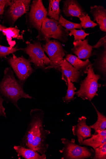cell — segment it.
I'll return each mask as SVG.
<instances>
[{"instance_id": "obj_1", "label": "cell", "mask_w": 106, "mask_h": 159, "mask_svg": "<svg viewBox=\"0 0 106 159\" xmlns=\"http://www.w3.org/2000/svg\"><path fill=\"white\" fill-rule=\"evenodd\" d=\"M23 85L15 77L12 68H6L3 78L0 82V96L12 103L20 111L21 110L18 104L19 99L33 98L24 91Z\"/></svg>"}, {"instance_id": "obj_2", "label": "cell", "mask_w": 106, "mask_h": 159, "mask_svg": "<svg viewBox=\"0 0 106 159\" xmlns=\"http://www.w3.org/2000/svg\"><path fill=\"white\" fill-rule=\"evenodd\" d=\"M69 32L59 25L58 21L47 17L42 23L40 31L37 36L39 40L45 41L53 38L63 43L68 40Z\"/></svg>"}, {"instance_id": "obj_3", "label": "cell", "mask_w": 106, "mask_h": 159, "mask_svg": "<svg viewBox=\"0 0 106 159\" xmlns=\"http://www.w3.org/2000/svg\"><path fill=\"white\" fill-rule=\"evenodd\" d=\"M44 114V111L40 109H33L30 111V119L25 134L20 141V145L31 149L33 140L39 129L43 126Z\"/></svg>"}, {"instance_id": "obj_4", "label": "cell", "mask_w": 106, "mask_h": 159, "mask_svg": "<svg viewBox=\"0 0 106 159\" xmlns=\"http://www.w3.org/2000/svg\"><path fill=\"white\" fill-rule=\"evenodd\" d=\"M87 74V76L81 81L80 89L76 94L84 100L91 101L98 95V89L101 86L98 83L100 76L95 74L92 66L89 68Z\"/></svg>"}, {"instance_id": "obj_5", "label": "cell", "mask_w": 106, "mask_h": 159, "mask_svg": "<svg viewBox=\"0 0 106 159\" xmlns=\"http://www.w3.org/2000/svg\"><path fill=\"white\" fill-rule=\"evenodd\" d=\"M64 147L60 153L63 154L62 159H84L93 158L94 151L92 149L81 146L75 143L74 139L69 140L65 138L61 139Z\"/></svg>"}, {"instance_id": "obj_6", "label": "cell", "mask_w": 106, "mask_h": 159, "mask_svg": "<svg viewBox=\"0 0 106 159\" xmlns=\"http://www.w3.org/2000/svg\"><path fill=\"white\" fill-rule=\"evenodd\" d=\"M29 57L30 62L33 63L36 69L49 70L51 62L45 55L41 43L36 41L33 43H28L26 47L22 50Z\"/></svg>"}, {"instance_id": "obj_7", "label": "cell", "mask_w": 106, "mask_h": 159, "mask_svg": "<svg viewBox=\"0 0 106 159\" xmlns=\"http://www.w3.org/2000/svg\"><path fill=\"white\" fill-rule=\"evenodd\" d=\"M45 41V43L42 45V48L48 55L51 62L49 70L53 68L60 72V65L66 55V52L61 43L58 40L47 39Z\"/></svg>"}, {"instance_id": "obj_8", "label": "cell", "mask_w": 106, "mask_h": 159, "mask_svg": "<svg viewBox=\"0 0 106 159\" xmlns=\"http://www.w3.org/2000/svg\"><path fill=\"white\" fill-rule=\"evenodd\" d=\"M7 61L16 74L18 80L23 85L33 73L34 70L29 60L23 56L17 57L14 54L7 59Z\"/></svg>"}, {"instance_id": "obj_9", "label": "cell", "mask_w": 106, "mask_h": 159, "mask_svg": "<svg viewBox=\"0 0 106 159\" xmlns=\"http://www.w3.org/2000/svg\"><path fill=\"white\" fill-rule=\"evenodd\" d=\"M48 11L42 0H35L32 3L29 14V20L31 26L39 32L44 20L47 17Z\"/></svg>"}, {"instance_id": "obj_10", "label": "cell", "mask_w": 106, "mask_h": 159, "mask_svg": "<svg viewBox=\"0 0 106 159\" xmlns=\"http://www.w3.org/2000/svg\"><path fill=\"white\" fill-rule=\"evenodd\" d=\"M31 2L30 0H13L11 1L8 12L13 23H14L29 11Z\"/></svg>"}, {"instance_id": "obj_11", "label": "cell", "mask_w": 106, "mask_h": 159, "mask_svg": "<svg viewBox=\"0 0 106 159\" xmlns=\"http://www.w3.org/2000/svg\"><path fill=\"white\" fill-rule=\"evenodd\" d=\"M50 134V131L44 129V126L41 127L33 140L31 149L41 155L45 154L49 147L47 141V137Z\"/></svg>"}, {"instance_id": "obj_12", "label": "cell", "mask_w": 106, "mask_h": 159, "mask_svg": "<svg viewBox=\"0 0 106 159\" xmlns=\"http://www.w3.org/2000/svg\"><path fill=\"white\" fill-rule=\"evenodd\" d=\"M63 11L68 17L81 18L88 14L76 0H66L64 2Z\"/></svg>"}, {"instance_id": "obj_13", "label": "cell", "mask_w": 106, "mask_h": 159, "mask_svg": "<svg viewBox=\"0 0 106 159\" xmlns=\"http://www.w3.org/2000/svg\"><path fill=\"white\" fill-rule=\"evenodd\" d=\"M86 118L82 116L78 119V124L73 126L72 131L74 135L77 136L79 145L83 140L91 137L92 129L86 124Z\"/></svg>"}, {"instance_id": "obj_14", "label": "cell", "mask_w": 106, "mask_h": 159, "mask_svg": "<svg viewBox=\"0 0 106 159\" xmlns=\"http://www.w3.org/2000/svg\"><path fill=\"white\" fill-rule=\"evenodd\" d=\"M62 73V79L65 81L67 85V79H69L72 83L79 82L81 76L83 75L75 69L65 59L61 62L60 65Z\"/></svg>"}, {"instance_id": "obj_15", "label": "cell", "mask_w": 106, "mask_h": 159, "mask_svg": "<svg viewBox=\"0 0 106 159\" xmlns=\"http://www.w3.org/2000/svg\"><path fill=\"white\" fill-rule=\"evenodd\" d=\"M88 39L74 41V47L71 49L72 53L80 59L86 60L92 55L93 46L88 44Z\"/></svg>"}, {"instance_id": "obj_16", "label": "cell", "mask_w": 106, "mask_h": 159, "mask_svg": "<svg viewBox=\"0 0 106 159\" xmlns=\"http://www.w3.org/2000/svg\"><path fill=\"white\" fill-rule=\"evenodd\" d=\"M97 55L93 64L94 70L100 76V79L106 81V48L100 51H95L93 52Z\"/></svg>"}, {"instance_id": "obj_17", "label": "cell", "mask_w": 106, "mask_h": 159, "mask_svg": "<svg viewBox=\"0 0 106 159\" xmlns=\"http://www.w3.org/2000/svg\"><path fill=\"white\" fill-rule=\"evenodd\" d=\"M90 12L94 18V21H96L100 30L106 32V9L103 6H97L90 7Z\"/></svg>"}, {"instance_id": "obj_18", "label": "cell", "mask_w": 106, "mask_h": 159, "mask_svg": "<svg viewBox=\"0 0 106 159\" xmlns=\"http://www.w3.org/2000/svg\"><path fill=\"white\" fill-rule=\"evenodd\" d=\"M65 59L75 69L83 75L87 74L89 68L93 66V64L89 59L83 61L79 59L76 56L72 54H67Z\"/></svg>"}, {"instance_id": "obj_19", "label": "cell", "mask_w": 106, "mask_h": 159, "mask_svg": "<svg viewBox=\"0 0 106 159\" xmlns=\"http://www.w3.org/2000/svg\"><path fill=\"white\" fill-rule=\"evenodd\" d=\"M91 137L83 140L80 146L90 147L95 150L106 143V130L98 131L96 134L92 135Z\"/></svg>"}, {"instance_id": "obj_20", "label": "cell", "mask_w": 106, "mask_h": 159, "mask_svg": "<svg viewBox=\"0 0 106 159\" xmlns=\"http://www.w3.org/2000/svg\"><path fill=\"white\" fill-rule=\"evenodd\" d=\"M14 149L18 157H22L25 159H46L45 154L41 155L37 152L31 149L25 148L21 145L15 146Z\"/></svg>"}, {"instance_id": "obj_21", "label": "cell", "mask_w": 106, "mask_h": 159, "mask_svg": "<svg viewBox=\"0 0 106 159\" xmlns=\"http://www.w3.org/2000/svg\"><path fill=\"white\" fill-rule=\"evenodd\" d=\"M2 32L3 34L6 36L8 44L12 48H14L16 44V41L13 40V39L23 40L22 35L20 34V30L16 26L6 28Z\"/></svg>"}, {"instance_id": "obj_22", "label": "cell", "mask_w": 106, "mask_h": 159, "mask_svg": "<svg viewBox=\"0 0 106 159\" xmlns=\"http://www.w3.org/2000/svg\"><path fill=\"white\" fill-rule=\"evenodd\" d=\"M60 0H49V5L48 11V16L50 19L58 21L59 20L60 10L59 4Z\"/></svg>"}, {"instance_id": "obj_23", "label": "cell", "mask_w": 106, "mask_h": 159, "mask_svg": "<svg viewBox=\"0 0 106 159\" xmlns=\"http://www.w3.org/2000/svg\"><path fill=\"white\" fill-rule=\"evenodd\" d=\"M98 115L97 121L93 125H90L91 129H94L95 131L94 134H97L98 131H103L106 128V117L105 116L100 112L97 109L94 105L91 102Z\"/></svg>"}, {"instance_id": "obj_24", "label": "cell", "mask_w": 106, "mask_h": 159, "mask_svg": "<svg viewBox=\"0 0 106 159\" xmlns=\"http://www.w3.org/2000/svg\"><path fill=\"white\" fill-rule=\"evenodd\" d=\"M59 25L66 29L69 32L75 30L80 29L82 30L80 24L76 23L67 20L63 17L62 14H60V19L58 21Z\"/></svg>"}, {"instance_id": "obj_25", "label": "cell", "mask_w": 106, "mask_h": 159, "mask_svg": "<svg viewBox=\"0 0 106 159\" xmlns=\"http://www.w3.org/2000/svg\"><path fill=\"white\" fill-rule=\"evenodd\" d=\"M68 86L67 90L66 95L63 98L64 102L66 103H68L71 101L73 100L75 98L74 97L76 92L75 91L77 90L75 87L73 83L69 79H67Z\"/></svg>"}, {"instance_id": "obj_26", "label": "cell", "mask_w": 106, "mask_h": 159, "mask_svg": "<svg viewBox=\"0 0 106 159\" xmlns=\"http://www.w3.org/2000/svg\"><path fill=\"white\" fill-rule=\"evenodd\" d=\"M22 50V49L18 48V46L13 48L0 45V57L1 58H7V56L10 54H13L17 51Z\"/></svg>"}, {"instance_id": "obj_27", "label": "cell", "mask_w": 106, "mask_h": 159, "mask_svg": "<svg viewBox=\"0 0 106 159\" xmlns=\"http://www.w3.org/2000/svg\"><path fill=\"white\" fill-rule=\"evenodd\" d=\"M69 32V35L70 36H73L74 37V41L83 40L85 39L86 37L89 35L90 34L86 33L83 30H72Z\"/></svg>"}, {"instance_id": "obj_28", "label": "cell", "mask_w": 106, "mask_h": 159, "mask_svg": "<svg viewBox=\"0 0 106 159\" xmlns=\"http://www.w3.org/2000/svg\"><path fill=\"white\" fill-rule=\"evenodd\" d=\"M79 19L81 21L80 24L82 28L84 29L89 28H93L98 25L97 23L91 20L88 14L83 18Z\"/></svg>"}, {"instance_id": "obj_29", "label": "cell", "mask_w": 106, "mask_h": 159, "mask_svg": "<svg viewBox=\"0 0 106 159\" xmlns=\"http://www.w3.org/2000/svg\"><path fill=\"white\" fill-rule=\"evenodd\" d=\"M94 150L95 154L92 159H106V143L103 144L100 147L96 148Z\"/></svg>"}, {"instance_id": "obj_30", "label": "cell", "mask_w": 106, "mask_h": 159, "mask_svg": "<svg viewBox=\"0 0 106 159\" xmlns=\"http://www.w3.org/2000/svg\"><path fill=\"white\" fill-rule=\"evenodd\" d=\"M103 47L106 48V35L101 38L96 44L93 47V49H99Z\"/></svg>"}, {"instance_id": "obj_31", "label": "cell", "mask_w": 106, "mask_h": 159, "mask_svg": "<svg viewBox=\"0 0 106 159\" xmlns=\"http://www.w3.org/2000/svg\"><path fill=\"white\" fill-rule=\"evenodd\" d=\"M5 99L0 96V116L6 117L5 108L3 106V103Z\"/></svg>"}, {"instance_id": "obj_32", "label": "cell", "mask_w": 106, "mask_h": 159, "mask_svg": "<svg viewBox=\"0 0 106 159\" xmlns=\"http://www.w3.org/2000/svg\"><path fill=\"white\" fill-rule=\"evenodd\" d=\"M11 4V1L9 0H0V5H5L10 6Z\"/></svg>"}, {"instance_id": "obj_33", "label": "cell", "mask_w": 106, "mask_h": 159, "mask_svg": "<svg viewBox=\"0 0 106 159\" xmlns=\"http://www.w3.org/2000/svg\"><path fill=\"white\" fill-rule=\"evenodd\" d=\"M6 6L5 5H0V16L3 14Z\"/></svg>"}, {"instance_id": "obj_34", "label": "cell", "mask_w": 106, "mask_h": 159, "mask_svg": "<svg viewBox=\"0 0 106 159\" xmlns=\"http://www.w3.org/2000/svg\"><path fill=\"white\" fill-rule=\"evenodd\" d=\"M6 27L5 26H2L0 24V32H2V30H4V29L6 28Z\"/></svg>"}]
</instances>
